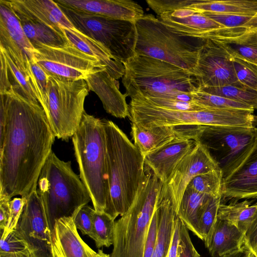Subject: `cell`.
Segmentation results:
<instances>
[{"mask_svg":"<svg viewBox=\"0 0 257 257\" xmlns=\"http://www.w3.org/2000/svg\"><path fill=\"white\" fill-rule=\"evenodd\" d=\"M6 114L0 139V199L28 198L37 189L41 170L56 138L44 110L13 90L0 93Z\"/></svg>","mask_w":257,"mask_h":257,"instance_id":"cell-1","label":"cell"},{"mask_svg":"<svg viewBox=\"0 0 257 257\" xmlns=\"http://www.w3.org/2000/svg\"><path fill=\"white\" fill-rule=\"evenodd\" d=\"M110 200L105 211L113 219L133 203L145 174L144 157L113 121L103 119Z\"/></svg>","mask_w":257,"mask_h":257,"instance_id":"cell-2","label":"cell"},{"mask_svg":"<svg viewBox=\"0 0 257 257\" xmlns=\"http://www.w3.org/2000/svg\"><path fill=\"white\" fill-rule=\"evenodd\" d=\"M127 96L168 98L193 102L198 85L190 71L152 57L135 55L123 63Z\"/></svg>","mask_w":257,"mask_h":257,"instance_id":"cell-3","label":"cell"},{"mask_svg":"<svg viewBox=\"0 0 257 257\" xmlns=\"http://www.w3.org/2000/svg\"><path fill=\"white\" fill-rule=\"evenodd\" d=\"M72 141L79 177L89 193L93 207L96 212H105L110 194L103 120L85 111Z\"/></svg>","mask_w":257,"mask_h":257,"instance_id":"cell-4","label":"cell"},{"mask_svg":"<svg viewBox=\"0 0 257 257\" xmlns=\"http://www.w3.org/2000/svg\"><path fill=\"white\" fill-rule=\"evenodd\" d=\"M37 192L41 199L51 230L55 221L73 215L91 201L70 161L59 159L52 151L40 174Z\"/></svg>","mask_w":257,"mask_h":257,"instance_id":"cell-5","label":"cell"},{"mask_svg":"<svg viewBox=\"0 0 257 257\" xmlns=\"http://www.w3.org/2000/svg\"><path fill=\"white\" fill-rule=\"evenodd\" d=\"M149 168L128 211L115 222L110 257H143L152 218L163 185Z\"/></svg>","mask_w":257,"mask_h":257,"instance_id":"cell-6","label":"cell"},{"mask_svg":"<svg viewBox=\"0 0 257 257\" xmlns=\"http://www.w3.org/2000/svg\"><path fill=\"white\" fill-rule=\"evenodd\" d=\"M135 25V55L156 58L191 72L196 67L204 40L180 35L152 14L144 15Z\"/></svg>","mask_w":257,"mask_h":257,"instance_id":"cell-7","label":"cell"},{"mask_svg":"<svg viewBox=\"0 0 257 257\" xmlns=\"http://www.w3.org/2000/svg\"><path fill=\"white\" fill-rule=\"evenodd\" d=\"M89 88L84 79L68 80L49 75L44 110L57 139L68 141L78 129L85 112Z\"/></svg>","mask_w":257,"mask_h":257,"instance_id":"cell-8","label":"cell"},{"mask_svg":"<svg viewBox=\"0 0 257 257\" xmlns=\"http://www.w3.org/2000/svg\"><path fill=\"white\" fill-rule=\"evenodd\" d=\"M58 5L75 29L103 45L118 61L123 63L135 56L137 37L135 21L92 14Z\"/></svg>","mask_w":257,"mask_h":257,"instance_id":"cell-9","label":"cell"},{"mask_svg":"<svg viewBox=\"0 0 257 257\" xmlns=\"http://www.w3.org/2000/svg\"><path fill=\"white\" fill-rule=\"evenodd\" d=\"M33 59L48 75L68 80H85L90 74L106 68L96 58L69 42L59 46H36Z\"/></svg>","mask_w":257,"mask_h":257,"instance_id":"cell-10","label":"cell"},{"mask_svg":"<svg viewBox=\"0 0 257 257\" xmlns=\"http://www.w3.org/2000/svg\"><path fill=\"white\" fill-rule=\"evenodd\" d=\"M254 128L205 126L200 138L203 141L201 142L216 162L223 178L251 147L254 138Z\"/></svg>","mask_w":257,"mask_h":257,"instance_id":"cell-11","label":"cell"},{"mask_svg":"<svg viewBox=\"0 0 257 257\" xmlns=\"http://www.w3.org/2000/svg\"><path fill=\"white\" fill-rule=\"evenodd\" d=\"M131 98L128 117L132 123L144 128L180 125L217 126L221 120L220 112L216 109L169 110L154 106L137 98Z\"/></svg>","mask_w":257,"mask_h":257,"instance_id":"cell-12","label":"cell"},{"mask_svg":"<svg viewBox=\"0 0 257 257\" xmlns=\"http://www.w3.org/2000/svg\"><path fill=\"white\" fill-rule=\"evenodd\" d=\"M192 72L198 87L223 86L237 81L232 57L221 44L211 39L204 40L197 64Z\"/></svg>","mask_w":257,"mask_h":257,"instance_id":"cell-13","label":"cell"},{"mask_svg":"<svg viewBox=\"0 0 257 257\" xmlns=\"http://www.w3.org/2000/svg\"><path fill=\"white\" fill-rule=\"evenodd\" d=\"M16 230L28 242L34 257H53L52 230L37 189L28 196Z\"/></svg>","mask_w":257,"mask_h":257,"instance_id":"cell-14","label":"cell"},{"mask_svg":"<svg viewBox=\"0 0 257 257\" xmlns=\"http://www.w3.org/2000/svg\"><path fill=\"white\" fill-rule=\"evenodd\" d=\"M174 32L182 36L200 40L231 35L238 29H228L204 14L186 8L157 16Z\"/></svg>","mask_w":257,"mask_h":257,"instance_id":"cell-15","label":"cell"},{"mask_svg":"<svg viewBox=\"0 0 257 257\" xmlns=\"http://www.w3.org/2000/svg\"><path fill=\"white\" fill-rule=\"evenodd\" d=\"M215 170L220 169L206 147L198 141L179 163L170 180L165 184L171 192L177 212L190 182L200 174Z\"/></svg>","mask_w":257,"mask_h":257,"instance_id":"cell-16","label":"cell"},{"mask_svg":"<svg viewBox=\"0 0 257 257\" xmlns=\"http://www.w3.org/2000/svg\"><path fill=\"white\" fill-rule=\"evenodd\" d=\"M0 47L4 49L23 70H31L34 47L26 37L13 10L0 1Z\"/></svg>","mask_w":257,"mask_h":257,"instance_id":"cell-17","label":"cell"},{"mask_svg":"<svg viewBox=\"0 0 257 257\" xmlns=\"http://www.w3.org/2000/svg\"><path fill=\"white\" fill-rule=\"evenodd\" d=\"M222 197L257 199V127L253 143L236 166L223 178Z\"/></svg>","mask_w":257,"mask_h":257,"instance_id":"cell-18","label":"cell"},{"mask_svg":"<svg viewBox=\"0 0 257 257\" xmlns=\"http://www.w3.org/2000/svg\"><path fill=\"white\" fill-rule=\"evenodd\" d=\"M197 142L194 140L177 138L146 155L145 165L161 182L167 184L179 163Z\"/></svg>","mask_w":257,"mask_h":257,"instance_id":"cell-19","label":"cell"},{"mask_svg":"<svg viewBox=\"0 0 257 257\" xmlns=\"http://www.w3.org/2000/svg\"><path fill=\"white\" fill-rule=\"evenodd\" d=\"M89 91L94 92L101 101L107 112L117 118L129 117L127 95L119 89V82L103 68L90 74L85 79Z\"/></svg>","mask_w":257,"mask_h":257,"instance_id":"cell-20","label":"cell"},{"mask_svg":"<svg viewBox=\"0 0 257 257\" xmlns=\"http://www.w3.org/2000/svg\"><path fill=\"white\" fill-rule=\"evenodd\" d=\"M53 257H96L94 251L81 238L73 216L60 218L55 221L52 231Z\"/></svg>","mask_w":257,"mask_h":257,"instance_id":"cell-21","label":"cell"},{"mask_svg":"<svg viewBox=\"0 0 257 257\" xmlns=\"http://www.w3.org/2000/svg\"><path fill=\"white\" fill-rule=\"evenodd\" d=\"M74 10L116 19L136 21L144 15L142 7L130 0H56Z\"/></svg>","mask_w":257,"mask_h":257,"instance_id":"cell-22","label":"cell"},{"mask_svg":"<svg viewBox=\"0 0 257 257\" xmlns=\"http://www.w3.org/2000/svg\"><path fill=\"white\" fill-rule=\"evenodd\" d=\"M0 93L13 90L28 100L40 104L31 70H23L2 47H0Z\"/></svg>","mask_w":257,"mask_h":257,"instance_id":"cell-23","label":"cell"},{"mask_svg":"<svg viewBox=\"0 0 257 257\" xmlns=\"http://www.w3.org/2000/svg\"><path fill=\"white\" fill-rule=\"evenodd\" d=\"M158 215L157 236L153 257H167L172 241L177 217L172 195L163 184L156 204Z\"/></svg>","mask_w":257,"mask_h":257,"instance_id":"cell-24","label":"cell"},{"mask_svg":"<svg viewBox=\"0 0 257 257\" xmlns=\"http://www.w3.org/2000/svg\"><path fill=\"white\" fill-rule=\"evenodd\" d=\"M18 19L27 38L34 47L39 45L59 46L68 43L61 27L49 25L26 14L8 0H3Z\"/></svg>","mask_w":257,"mask_h":257,"instance_id":"cell-25","label":"cell"},{"mask_svg":"<svg viewBox=\"0 0 257 257\" xmlns=\"http://www.w3.org/2000/svg\"><path fill=\"white\" fill-rule=\"evenodd\" d=\"M131 135L144 157L177 138L191 140L184 125L144 128L132 123Z\"/></svg>","mask_w":257,"mask_h":257,"instance_id":"cell-26","label":"cell"},{"mask_svg":"<svg viewBox=\"0 0 257 257\" xmlns=\"http://www.w3.org/2000/svg\"><path fill=\"white\" fill-rule=\"evenodd\" d=\"M204 241L212 257H222L244 246V233L235 225L217 217Z\"/></svg>","mask_w":257,"mask_h":257,"instance_id":"cell-27","label":"cell"},{"mask_svg":"<svg viewBox=\"0 0 257 257\" xmlns=\"http://www.w3.org/2000/svg\"><path fill=\"white\" fill-rule=\"evenodd\" d=\"M68 41L82 52L96 58L115 80L122 77L124 67L101 44L78 31L74 27H61Z\"/></svg>","mask_w":257,"mask_h":257,"instance_id":"cell-28","label":"cell"},{"mask_svg":"<svg viewBox=\"0 0 257 257\" xmlns=\"http://www.w3.org/2000/svg\"><path fill=\"white\" fill-rule=\"evenodd\" d=\"M9 3L35 18L51 26L73 28L59 6L52 0H8Z\"/></svg>","mask_w":257,"mask_h":257,"instance_id":"cell-29","label":"cell"},{"mask_svg":"<svg viewBox=\"0 0 257 257\" xmlns=\"http://www.w3.org/2000/svg\"><path fill=\"white\" fill-rule=\"evenodd\" d=\"M232 56L257 65V31L219 37L213 39Z\"/></svg>","mask_w":257,"mask_h":257,"instance_id":"cell-30","label":"cell"},{"mask_svg":"<svg viewBox=\"0 0 257 257\" xmlns=\"http://www.w3.org/2000/svg\"><path fill=\"white\" fill-rule=\"evenodd\" d=\"M210 196L187 187L182 196L177 215L187 228L200 238L199 217L203 207Z\"/></svg>","mask_w":257,"mask_h":257,"instance_id":"cell-31","label":"cell"},{"mask_svg":"<svg viewBox=\"0 0 257 257\" xmlns=\"http://www.w3.org/2000/svg\"><path fill=\"white\" fill-rule=\"evenodd\" d=\"M200 13L233 14L254 16L257 13V1L248 0H199L189 7Z\"/></svg>","mask_w":257,"mask_h":257,"instance_id":"cell-32","label":"cell"},{"mask_svg":"<svg viewBox=\"0 0 257 257\" xmlns=\"http://www.w3.org/2000/svg\"><path fill=\"white\" fill-rule=\"evenodd\" d=\"M256 212L257 203L251 205L247 200L228 204L221 203L217 217L235 225L244 233Z\"/></svg>","mask_w":257,"mask_h":257,"instance_id":"cell-33","label":"cell"},{"mask_svg":"<svg viewBox=\"0 0 257 257\" xmlns=\"http://www.w3.org/2000/svg\"><path fill=\"white\" fill-rule=\"evenodd\" d=\"M204 92L246 104L257 109V91L247 87L238 81L233 84L211 87H198Z\"/></svg>","mask_w":257,"mask_h":257,"instance_id":"cell-34","label":"cell"},{"mask_svg":"<svg viewBox=\"0 0 257 257\" xmlns=\"http://www.w3.org/2000/svg\"><path fill=\"white\" fill-rule=\"evenodd\" d=\"M222 182L221 171L215 170L195 177L187 187L198 193L219 197L222 196Z\"/></svg>","mask_w":257,"mask_h":257,"instance_id":"cell-35","label":"cell"},{"mask_svg":"<svg viewBox=\"0 0 257 257\" xmlns=\"http://www.w3.org/2000/svg\"><path fill=\"white\" fill-rule=\"evenodd\" d=\"M115 222V220L106 213H98L95 211L91 238L98 248L103 246L108 247L113 244Z\"/></svg>","mask_w":257,"mask_h":257,"instance_id":"cell-36","label":"cell"},{"mask_svg":"<svg viewBox=\"0 0 257 257\" xmlns=\"http://www.w3.org/2000/svg\"><path fill=\"white\" fill-rule=\"evenodd\" d=\"M193 102L205 109H237L254 110L251 106L216 95L210 94L198 88L191 93Z\"/></svg>","mask_w":257,"mask_h":257,"instance_id":"cell-37","label":"cell"},{"mask_svg":"<svg viewBox=\"0 0 257 257\" xmlns=\"http://www.w3.org/2000/svg\"><path fill=\"white\" fill-rule=\"evenodd\" d=\"M0 257H34L28 242L15 229L0 240Z\"/></svg>","mask_w":257,"mask_h":257,"instance_id":"cell-38","label":"cell"},{"mask_svg":"<svg viewBox=\"0 0 257 257\" xmlns=\"http://www.w3.org/2000/svg\"><path fill=\"white\" fill-rule=\"evenodd\" d=\"M222 196H209L202 210L198 223L200 239L204 241L212 229L217 218Z\"/></svg>","mask_w":257,"mask_h":257,"instance_id":"cell-39","label":"cell"},{"mask_svg":"<svg viewBox=\"0 0 257 257\" xmlns=\"http://www.w3.org/2000/svg\"><path fill=\"white\" fill-rule=\"evenodd\" d=\"M232 61L237 81L257 91V65L235 57H232Z\"/></svg>","mask_w":257,"mask_h":257,"instance_id":"cell-40","label":"cell"},{"mask_svg":"<svg viewBox=\"0 0 257 257\" xmlns=\"http://www.w3.org/2000/svg\"><path fill=\"white\" fill-rule=\"evenodd\" d=\"M131 98H137L154 106L169 110L198 111L206 109L193 102H184L172 98L147 97L140 95L134 96Z\"/></svg>","mask_w":257,"mask_h":257,"instance_id":"cell-41","label":"cell"},{"mask_svg":"<svg viewBox=\"0 0 257 257\" xmlns=\"http://www.w3.org/2000/svg\"><path fill=\"white\" fill-rule=\"evenodd\" d=\"M27 199L26 197H21L10 200L9 220L6 228L1 233V239H5L10 233L16 229Z\"/></svg>","mask_w":257,"mask_h":257,"instance_id":"cell-42","label":"cell"},{"mask_svg":"<svg viewBox=\"0 0 257 257\" xmlns=\"http://www.w3.org/2000/svg\"><path fill=\"white\" fill-rule=\"evenodd\" d=\"M228 29L243 28L253 16L233 14L202 13Z\"/></svg>","mask_w":257,"mask_h":257,"instance_id":"cell-43","label":"cell"},{"mask_svg":"<svg viewBox=\"0 0 257 257\" xmlns=\"http://www.w3.org/2000/svg\"><path fill=\"white\" fill-rule=\"evenodd\" d=\"M95 210L87 205L80 207L73 215L74 221L77 229L83 235L90 238L92 234L93 215Z\"/></svg>","mask_w":257,"mask_h":257,"instance_id":"cell-44","label":"cell"},{"mask_svg":"<svg viewBox=\"0 0 257 257\" xmlns=\"http://www.w3.org/2000/svg\"><path fill=\"white\" fill-rule=\"evenodd\" d=\"M199 0H147V3L157 16L161 14L186 8L197 3Z\"/></svg>","mask_w":257,"mask_h":257,"instance_id":"cell-45","label":"cell"},{"mask_svg":"<svg viewBox=\"0 0 257 257\" xmlns=\"http://www.w3.org/2000/svg\"><path fill=\"white\" fill-rule=\"evenodd\" d=\"M30 65L35 80L39 103L44 109L47 101L49 75L33 59L30 62Z\"/></svg>","mask_w":257,"mask_h":257,"instance_id":"cell-46","label":"cell"},{"mask_svg":"<svg viewBox=\"0 0 257 257\" xmlns=\"http://www.w3.org/2000/svg\"><path fill=\"white\" fill-rule=\"evenodd\" d=\"M179 236L177 257H200L193 244L188 232V229L180 219L179 220Z\"/></svg>","mask_w":257,"mask_h":257,"instance_id":"cell-47","label":"cell"},{"mask_svg":"<svg viewBox=\"0 0 257 257\" xmlns=\"http://www.w3.org/2000/svg\"><path fill=\"white\" fill-rule=\"evenodd\" d=\"M158 231V215L156 209L153 215L146 240L143 257H153L156 246Z\"/></svg>","mask_w":257,"mask_h":257,"instance_id":"cell-48","label":"cell"},{"mask_svg":"<svg viewBox=\"0 0 257 257\" xmlns=\"http://www.w3.org/2000/svg\"><path fill=\"white\" fill-rule=\"evenodd\" d=\"M245 244L257 257V212L244 232Z\"/></svg>","mask_w":257,"mask_h":257,"instance_id":"cell-49","label":"cell"},{"mask_svg":"<svg viewBox=\"0 0 257 257\" xmlns=\"http://www.w3.org/2000/svg\"><path fill=\"white\" fill-rule=\"evenodd\" d=\"M5 198L0 199V229L1 233L6 228L9 217L10 214V201Z\"/></svg>","mask_w":257,"mask_h":257,"instance_id":"cell-50","label":"cell"},{"mask_svg":"<svg viewBox=\"0 0 257 257\" xmlns=\"http://www.w3.org/2000/svg\"><path fill=\"white\" fill-rule=\"evenodd\" d=\"M249 248L244 244V246L239 250L224 255L222 257H247Z\"/></svg>","mask_w":257,"mask_h":257,"instance_id":"cell-51","label":"cell"},{"mask_svg":"<svg viewBox=\"0 0 257 257\" xmlns=\"http://www.w3.org/2000/svg\"><path fill=\"white\" fill-rule=\"evenodd\" d=\"M247 31H257V13L243 27Z\"/></svg>","mask_w":257,"mask_h":257,"instance_id":"cell-52","label":"cell"},{"mask_svg":"<svg viewBox=\"0 0 257 257\" xmlns=\"http://www.w3.org/2000/svg\"><path fill=\"white\" fill-rule=\"evenodd\" d=\"M96 257H110V254H106L102 250L98 249Z\"/></svg>","mask_w":257,"mask_h":257,"instance_id":"cell-53","label":"cell"},{"mask_svg":"<svg viewBox=\"0 0 257 257\" xmlns=\"http://www.w3.org/2000/svg\"><path fill=\"white\" fill-rule=\"evenodd\" d=\"M247 257H256V256L249 248Z\"/></svg>","mask_w":257,"mask_h":257,"instance_id":"cell-54","label":"cell"}]
</instances>
